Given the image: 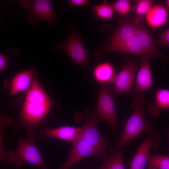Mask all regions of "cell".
<instances>
[{
	"label": "cell",
	"mask_w": 169,
	"mask_h": 169,
	"mask_svg": "<svg viewBox=\"0 0 169 169\" xmlns=\"http://www.w3.org/2000/svg\"><path fill=\"white\" fill-rule=\"evenodd\" d=\"M35 72L34 69L32 68L17 74L11 82L10 94H17L27 89Z\"/></svg>",
	"instance_id": "obj_14"
},
{
	"label": "cell",
	"mask_w": 169,
	"mask_h": 169,
	"mask_svg": "<svg viewBox=\"0 0 169 169\" xmlns=\"http://www.w3.org/2000/svg\"><path fill=\"white\" fill-rule=\"evenodd\" d=\"M159 137L156 134H151L140 146L132 160L130 169H144L147 164L151 150L158 145Z\"/></svg>",
	"instance_id": "obj_10"
},
{
	"label": "cell",
	"mask_w": 169,
	"mask_h": 169,
	"mask_svg": "<svg viewBox=\"0 0 169 169\" xmlns=\"http://www.w3.org/2000/svg\"><path fill=\"white\" fill-rule=\"evenodd\" d=\"M116 74L112 64L108 62L97 65L93 71L94 79L101 84L112 83Z\"/></svg>",
	"instance_id": "obj_17"
},
{
	"label": "cell",
	"mask_w": 169,
	"mask_h": 169,
	"mask_svg": "<svg viewBox=\"0 0 169 169\" xmlns=\"http://www.w3.org/2000/svg\"><path fill=\"white\" fill-rule=\"evenodd\" d=\"M24 102L36 104L51 103L48 96L36 78L32 82L27 93Z\"/></svg>",
	"instance_id": "obj_15"
},
{
	"label": "cell",
	"mask_w": 169,
	"mask_h": 169,
	"mask_svg": "<svg viewBox=\"0 0 169 169\" xmlns=\"http://www.w3.org/2000/svg\"><path fill=\"white\" fill-rule=\"evenodd\" d=\"M140 67L136 76L133 95V96L142 93L153 86V81L150 64V58L140 57Z\"/></svg>",
	"instance_id": "obj_9"
},
{
	"label": "cell",
	"mask_w": 169,
	"mask_h": 169,
	"mask_svg": "<svg viewBox=\"0 0 169 169\" xmlns=\"http://www.w3.org/2000/svg\"><path fill=\"white\" fill-rule=\"evenodd\" d=\"M168 13L164 7L160 4L152 7L146 14V20L148 24L153 28L160 27L166 23Z\"/></svg>",
	"instance_id": "obj_16"
},
{
	"label": "cell",
	"mask_w": 169,
	"mask_h": 169,
	"mask_svg": "<svg viewBox=\"0 0 169 169\" xmlns=\"http://www.w3.org/2000/svg\"><path fill=\"white\" fill-rule=\"evenodd\" d=\"M101 121L95 113L88 115L84 125L81 128L79 138L95 147L107 151L109 141L101 135L98 127V123Z\"/></svg>",
	"instance_id": "obj_7"
},
{
	"label": "cell",
	"mask_w": 169,
	"mask_h": 169,
	"mask_svg": "<svg viewBox=\"0 0 169 169\" xmlns=\"http://www.w3.org/2000/svg\"><path fill=\"white\" fill-rule=\"evenodd\" d=\"M90 1L88 0H69L68 3L71 8L74 6H79L89 4Z\"/></svg>",
	"instance_id": "obj_26"
},
{
	"label": "cell",
	"mask_w": 169,
	"mask_h": 169,
	"mask_svg": "<svg viewBox=\"0 0 169 169\" xmlns=\"http://www.w3.org/2000/svg\"><path fill=\"white\" fill-rule=\"evenodd\" d=\"M11 122V119L10 116L0 113V157L2 151L1 147L2 129L4 125Z\"/></svg>",
	"instance_id": "obj_24"
},
{
	"label": "cell",
	"mask_w": 169,
	"mask_h": 169,
	"mask_svg": "<svg viewBox=\"0 0 169 169\" xmlns=\"http://www.w3.org/2000/svg\"><path fill=\"white\" fill-rule=\"evenodd\" d=\"M5 54L0 53V73L7 67L10 60L14 55H19L20 52L18 49H9L6 50Z\"/></svg>",
	"instance_id": "obj_21"
},
{
	"label": "cell",
	"mask_w": 169,
	"mask_h": 169,
	"mask_svg": "<svg viewBox=\"0 0 169 169\" xmlns=\"http://www.w3.org/2000/svg\"><path fill=\"white\" fill-rule=\"evenodd\" d=\"M147 169H157L151 165H148Z\"/></svg>",
	"instance_id": "obj_27"
},
{
	"label": "cell",
	"mask_w": 169,
	"mask_h": 169,
	"mask_svg": "<svg viewBox=\"0 0 169 169\" xmlns=\"http://www.w3.org/2000/svg\"><path fill=\"white\" fill-rule=\"evenodd\" d=\"M123 155V150H113L111 156L102 158L103 164L97 169H125Z\"/></svg>",
	"instance_id": "obj_18"
},
{
	"label": "cell",
	"mask_w": 169,
	"mask_h": 169,
	"mask_svg": "<svg viewBox=\"0 0 169 169\" xmlns=\"http://www.w3.org/2000/svg\"><path fill=\"white\" fill-rule=\"evenodd\" d=\"M19 5L26 9L31 16L27 19L28 23L36 25L38 19H42L49 24H53L56 16L52 5V1L49 0H23Z\"/></svg>",
	"instance_id": "obj_5"
},
{
	"label": "cell",
	"mask_w": 169,
	"mask_h": 169,
	"mask_svg": "<svg viewBox=\"0 0 169 169\" xmlns=\"http://www.w3.org/2000/svg\"><path fill=\"white\" fill-rule=\"evenodd\" d=\"M81 128L64 126L54 129L46 128L44 134L67 142L73 141L79 137Z\"/></svg>",
	"instance_id": "obj_13"
},
{
	"label": "cell",
	"mask_w": 169,
	"mask_h": 169,
	"mask_svg": "<svg viewBox=\"0 0 169 169\" xmlns=\"http://www.w3.org/2000/svg\"><path fill=\"white\" fill-rule=\"evenodd\" d=\"M114 11L112 6L104 3L94 6L93 14L94 16L97 18L107 19L112 17Z\"/></svg>",
	"instance_id": "obj_19"
},
{
	"label": "cell",
	"mask_w": 169,
	"mask_h": 169,
	"mask_svg": "<svg viewBox=\"0 0 169 169\" xmlns=\"http://www.w3.org/2000/svg\"><path fill=\"white\" fill-rule=\"evenodd\" d=\"M115 94L105 84H101L99 90L96 110L95 114L100 119L107 121L113 131L118 133L117 115L115 106Z\"/></svg>",
	"instance_id": "obj_4"
},
{
	"label": "cell",
	"mask_w": 169,
	"mask_h": 169,
	"mask_svg": "<svg viewBox=\"0 0 169 169\" xmlns=\"http://www.w3.org/2000/svg\"><path fill=\"white\" fill-rule=\"evenodd\" d=\"M112 6L114 11L122 14L127 13L131 8L130 2L127 0H117L114 2Z\"/></svg>",
	"instance_id": "obj_23"
},
{
	"label": "cell",
	"mask_w": 169,
	"mask_h": 169,
	"mask_svg": "<svg viewBox=\"0 0 169 169\" xmlns=\"http://www.w3.org/2000/svg\"><path fill=\"white\" fill-rule=\"evenodd\" d=\"M169 1L168 0H167L166 1V6H167V8H169Z\"/></svg>",
	"instance_id": "obj_28"
},
{
	"label": "cell",
	"mask_w": 169,
	"mask_h": 169,
	"mask_svg": "<svg viewBox=\"0 0 169 169\" xmlns=\"http://www.w3.org/2000/svg\"><path fill=\"white\" fill-rule=\"evenodd\" d=\"M28 135V138L19 139L18 146L15 151H8L7 161L13 163L17 167H21L24 163H28L44 169H47L35 144L34 132L29 131Z\"/></svg>",
	"instance_id": "obj_2"
},
{
	"label": "cell",
	"mask_w": 169,
	"mask_h": 169,
	"mask_svg": "<svg viewBox=\"0 0 169 169\" xmlns=\"http://www.w3.org/2000/svg\"><path fill=\"white\" fill-rule=\"evenodd\" d=\"M137 67L133 62L125 64L121 70L116 74L110 90L115 95L121 93L131 94L136 77Z\"/></svg>",
	"instance_id": "obj_8"
},
{
	"label": "cell",
	"mask_w": 169,
	"mask_h": 169,
	"mask_svg": "<svg viewBox=\"0 0 169 169\" xmlns=\"http://www.w3.org/2000/svg\"><path fill=\"white\" fill-rule=\"evenodd\" d=\"M169 108V90L158 89L156 92L155 101L149 103V111L154 117H158L162 110Z\"/></svg>",
	"instance_id": "obj_12"
},
{
	"label": "cell",
	"mask_w": 169,
	"mask_h": 169,
	"mask_svg": "<svg viewBox=\"0 0 169 169\" xmlns=\"http://www.w3.org/2000/svg\"><path fill=\"white\" fill-rule=\"evenodd\" d=\"M51 103L36 104L24 102L22 117L24 121L29 125L37 124L49 112Z\"/></svg>",
	"instance_id": "obj_11"
},
{
	"label": "cell",
	"mask_w": 169,
	"mask_h": 169,
	"mask_svg": "<svg viewBox=\"0 0 169 169\" xmlns=\"http://www.w3.org/2000/svg\"><path fill=\"white\" fill-rule=\"evenodd\" d=\"M153 2L151 0L138 1L135 8L136 13L140 16L146 14L151 8Z\"/></svg>",
	"instance_id": "obj_22"
},
{
	"label": "cell",
	"mask_w": 169,
	"mask_h": 169,
	"mask_svg": "<svg viewBox=\"0 0 169 169\" xmlns=\"http://www.w3.org/2000/svg\"><path fill=\"white\" fill-rule=\"evenodd\" d=\"M52 49L64 52L73 63L81 66L86 67L88 64V49L82 41L81 36L75 31L71 32L64 42L53 47Z\"/></svg>",
	"instance_id": "obj_3"
},
{
	"label": "cell",
	"mask_w": 169,
	"mask_h": 169,
	"mask_svg": "<svg viewBox=\"0 0 169 169\" xmlns=\"http://www.w3.org/2000/svg\"><path fill=\"white\" fill-rule=\"evenodd\" d=\"M106 151L95 147L78 138L72 141L69 156L64 163L59 169H69L79 161L90 156H96L103 158L106 156Z\"/></svg>",
	"instance_id": "obj_6"
},
{
	"label": "cell",
	"mask_w": 169,
	"mask_h": 169,
	"mask_svg": "<svg viewBox=\"0 0 169 169\" xmlns=\"http://www.w3.org/2000/svg\"><path fill=\"white\" fill-rule=\"evenodd\" d=\"M147 164L157 169H169V156L150 154Z\"/></svg>",
	"instance_id": "obj_20"
},
{
	"label": "cell",
	"mask_w": 169,
	"mask_h": 169,
	"mask_svg": "<svg viewBox=\"0 0 169 169\" xmlns=\"http://www.w3.org/2000/svg\"><path fill=\"white\" fill-rule=\"evenodd\" d=\"M147 102L143 94L133 96L131 107L134 110L126 122L115 150L127 146L136 137L144 132L150 134L155 132L152 122L146 116L145 108Z\"/></svg>",
	"instance_id": "obj_1"
},
{
	"label": "cell",
	"mask_w": 169,
	"mask_h": 169,
	"mask_svg": "<svg viewBox=\"0 0 169 169\" xmlns=\"http://www.w3.org/2000/svg\"><path fill=\"white\" fill-rule=\"evenodd\" d=\"M159 44L164 45L167 47L169 46V29L167 28L160 35L157 41Z\"/></svg>",
	"instance_id": "obj_25"
}]
</instances>
